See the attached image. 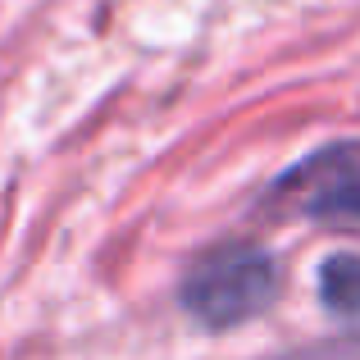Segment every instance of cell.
Segmentation results:
<instances>
[{
  "instance_id": "obj_3",
  "label": "cell",
  "mask_w": 360,
  "mask_h": 360,
  "mask_svg": "<svg viewBox=\"0 0 360 360\" xmlns=\"http://www.w3.org/2000/svg\"><path fill=\"white\" fill-rule=\"evenodd\" d=\"M319 283V301H324L328 315L347 319V324H360V255L338 251L319 264L315 274Z\"/></svg>"
},
{
  "instance_id": "obj_4",
  "label": "cell",
  "mask_w": 360,
  "mask_h": 360,
  "mask_svg": "<svg viewBox=\"0 0 360 360\" xmlns=\"http://www.w3.org/2000/svg\"><path fill=\"white\" fill-rule=\"evenodd\" d=\"M274 360H360V338L347 342H315V347H297V352H283Z\"/></svg>"
},
{
  "instance_id": "obj_2",
  "label": "cell",
  "mask_w": 360,
  "mask_h": 360,
  "mask_svg": "<svg viewBox=\"0 0 360 360\" xmlns=\"http://www.w3.org/2000/svg\"><path fill=\"white\" fill-rule=\"evenodd\" d=\"M278 201L310 219L360 224V146H324L278 178Z\"/></svg>"
},
{
  "instance_id": "obj_1",
  "label": "cell",
  "mask_w": 360,
  "mask_h": 360,
  "mask_svg": "<svg viewBox=\"0 0 360 360\" xmlns=\"http://www.w3.org/2000/svg\"><path fill=\"white\" fill-rule=\"evenodd\" d=\"M278 260L255 242H224L205 251L183 278V310L205 328H233L255 319L278 297Z\"/></svg>"
}]
</instances>
